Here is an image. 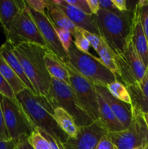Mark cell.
Masks as SVG:
<instances>
[{"instance_id": "cell-1", "label": "cell", "mask_w": 148, "mask_h": 149, "mask_svg": "<svg viewBox=\"0 0 148 149\" xmlns=\"http://www.w3.org/2000/svg\"><path fill=\"white\" fill-rule=\"evenodd\" d=\"M16 97L36 130L44 131L62 144L66 142L68 137L54 119V108L45 96L36 94L26 88Z\"/></svg>"}, {"instance_id": "cell-2", "label": "cell", "mask_w": 148, "mask_h": 149, "mask_svg": "<svg viewBox=\"0 0 148 149\" xmlns=\"http://www.w3.org/2000/svg\"><path fill=\"white\" fill-rule=\"evenodd\" d=\"M48 51L45 47L33 43H21L13 47V52L36 93L46 97L49 96L52 86V77L44 59Z\"/></svg>"}, {"instance_id": "cell-3", "label": "cell", "mask_w": 148, "mask_h": 149, "mask_svg": "<svg viewBox=\"0 0 148 149\" xmlns=\"http://www.w3.org/2000/svg\"><path fill=\"white\" fill-rule=\"evenodd\" d=\"M133 10L110 12L100 9L96 15L100 36L115 54L123 50L130 36Z\"/></svg>"}, {"instance_id": "cell-4", "label": "cell", "mask_w": 148, "mask_h": 149, "mask_svg": "<svg viewBox=\"0 0 148 149\" xmlns=\"http://www.w3.org/2000/svg\"><path fill=\"white\" fill-rule=\"evenodd\" d=\"M68 62L85 78L95 85L106 87L117 81L116 76L102 63L100 58L77 49L73 44L68 51Z\"/></svg>"}, {"instance_id": "cell-5", "label": "cell", "mask_w": 148, "mask_h": 149, "mask_svg": "<svg viewBox=\"0 0 148 149\" xmlns=\"http://www.w3.org/2000/svg\"><path fill=\"white\" fill-rule=\"evenodd\" d=\"M49 100L54 109L59 107L66 111L75 121L78 127L87 126L94 122L83 108L71 86L64 81L52 78Z\"/></svg>"}, {"instance_id": "cell-6", "label": "cell", "mask_w": 148, "mask_h": 149, "mask_svg": "<svg viewBox=\"0 0 148 149\" xmlns=\"http://www.w3.org/2000/svg\"><path fill=\"white\" fill-rule=\"evenodd\" d=\"M118 149H133L148 145V128L143 113L131 105V120L126 129L107 134Z\"/></svg>"}, {"instance_id": "cell-7", "label": "cell", "mask_w": 148, "mask_h": 149, "mask_svg": "<svg viewBox=\"0 0 148 149\" xmlns=\"http://www.w3.org/2000/svg\"><path fill=\"white\" fill-rule=\"evenodd\" d=\"M4 33L7 41L13 46H17L21 43H33L46 47V43L30 14L27 4L26 8L15 17Z\"/></svg>"}, {"instance_id": "cell-8", "label": "cell", "mask_w": 148, "mask_h": 149, "mask_svg": "<svg viewBox=\"0 0 148 149\" xmlns=\"http://www.w3.org/2000/svg\"><path fill=\"white\" fill-rule=\"evenodd\" d=\"M0 102L6 128L10 140L17 142L30 136L36 128L23 111L20 103L0 95Z\"/></svg>"}, {"instance_id": "cell-9", "label": "cell", "mask_w": 148, "mask_h": 149, "mask_svg": "<svg viewBox=\"0 0 148 149\" xmlns=\"http://www.w3.org/2000/svg\"><path fill=\"white\" fill-rule=\"evenodd\" d=\"M69 74L70 86L86 111L94 121L100 119L96 85L81 75L69 62H64Z\"/></svg>"}, {"instance_id": "cell-10", "label": "cell", "mask_w": 148, "mask_h": 149, "mask_svg": "<svg viewBox=\"0 0 148 149\" xmlns=\"http://www.w3.org/2000/svg\"><path fill=\"white\" fill-rule=\"evenodd\" d=\"M116 62L119 71L117 81L126 87L140 81L146 72L147 68L136 52L130 36L123 50L116 54Z\"/></svg>"}, {"instance_id": "cell-11", "label": "cell", "mask_w": 148, "mask_h": 149, "mask_svg": "<svg viewBox=\"0 0 148 149\" xmlns=\"http://www.w3.org/2000/svg\"><path fill=\"white\" fill-rule=\"evenodd\" d=\"M109 131L100 119L91 125L78 127L76 136L68 138L63 143L65 149H96L100 140Z\"/></svg>"}, {"instance_id": "cell-12", "label": "cell", "mask_w": 148, "mask_h": 149, "mask_svg": "<svg viewBox=\"0 0 148 149\" xmlns=\"http://www.w3.org/2000/svg\"><path fill=\"white\" fill-rule=\"evenodd\" d=\"M30 13L49 51L55 54L62 62H68V54L61 45L55 31V26L44 13H41L29 7Z\"/></svg>"}, {"instance_id": "cell-13", "label": "cell", "mask_w": 148, "mask_h": 149, "mask_svg": "<svg viewBox=\"0 0 148 149\" xmlns=\"http://www.w3.org/2000/svg\"><path fill=\"white\" fill-rule=\"evenodd\" d=\"M65 13L77 28L100 36L95 15H88L70 5L65 0H52Z\"/></svg>"}, {"instance_id": "cell-14", "label": "cell", "mask_w": 148, "mask_h": 149, "mask_svg": "<svg viewBox=\"0 0 148 149\" xmlns=\"http://www.w3.org/2000/svg\"><path fill=\"white\" fill-rule=\"evenodd\" d=\"M133 45L136 52L139 55L146 68L148 67V42L142 28L139 15V7L137 4L134 6L133 10L131 28L130 33Z\"/></svg>"}, {"instance_id": "cell-15", "label": "cell", "mask_w": 148, "mask_h": 149, "mask_svg": "<svg viewBox=\"0 0 148 149\" xmlns=\"http://www.w3.org/2000/svg\"><path fill=\"white\" fill-rule=\"evenodd\" d=\"M96 89L97 93L110 106L118 120L123 125V128H127L131 120V105H129L116 99L110 94L105 87L96 85Z\"/></svg>"}, {"instance_id": "cell-16", "label": "cell", "mask_w": 148, "mask_h": 149, "mask_svg": "<svg viewBox=\"0 0 148 149\" xmlns=\"http://www.w3.org/2000/svg\"><path fill=\"white\" fill-rule=\"evenodd\" d=\"M131 100L132 106L142 113L148 112V67L143 78L138 82L126 87Z\"/></svg>"}, {"instance_id": "cell-17", "label": "cell", "mask_w": 148, "mask_h": 149, "mask_svg": "<svg viewBox=\"0 0 148 149\" xmlns=\"http://www.w3.org/2000/svg\"><path fill=\"white\" fill-rule=\"evenodd\" d=\"M13 47L14 46L10 42L6 41L2 45L0 46V54L3 57V58L5 60L6 62L9 64V65L11 67L12 69L15 72V74L18 76L19 78L22 80L26 87L30 91L36 93L31 83L30 82L28 77H26L20 61H18V59L13 52Z\"/></svg>"}, {"instance_id": "cell-18", "label": "cell", "mask_w": 148, "mask_h": 149, "mask_svg": "<svg viewBox=\"0 0 148 149\" xmlns=\"http://www.w3.org/2000/svg\"><path fill=\"white\" fill-rule=\"evenodd\" d=\"M26 7V1L0 0V26L4 32L20 12Z\"/></svg>"}, {"instance_id": "cell-19", "label": "cell", "mask_w": 148, "mask_h": 149, "mask_svg": "<svg viewBox=\"0 0 148 149\" xmlns=\"http://www.w3.org/2000/svg\"><path fill=\"white\" fill-rule=\"evenodd\" d=\"M45 14L55 27L67 29L71 32L72 36L76 31V26L52 0H46Z\"/></svg>"}, {"instance_id": "cell-20", "label": "cell", "mask_w": 148, "mask_h": 149, "mask_svg": "<svg viewBox=\"0 0 148 149\" xmlns=\"http://www.w3.org/2000/svg\"><path fill=\"white\" fill-rule=\"evenodd\" d=\"M44 59L51 77L64 81L70 85L69 74L64 62L59 60L51 51H48L45 54Z\"/></svg>"}, {"instance_id": "cell-21", "label": "cell", "mask_w": 148, "mask_h": 149, "mask_svg": "<svg viewBox=\"0 0 148 149\" xmlns=\"http://www.w3.org/2000/svg\"><path fill=\"white\" fill-rule=\"evenodd\" d=\"M97 94H98L100 119L106 127L107 130L109 132H118L124 130L123 125L118 120L115 115L114 114L105 100L98 93Z\"/></svg>"}, {"instance_id": "cell-22", "label": "cell", "mask_w": 148, "mask_h": 149, "mask_svg": "<svg viewBox=\"0 0 148 149\" xmlns=\"http://www.w3.org/2000/svg\"><path fill=\"white\" fill-rule=\"evenodd\" d=\"M54 119L68 138L76 136L78 127L73 118L66 111L59 107L54 109Z\"/></svg>"}, {"instance_id": "cell-23", "label": "cell", "mask_w": 148, "mask_h": 149, "mask_svg": "<svg viewBox=\"0 0 148 149\" xmlns=\"http://www.w3.org/2000/svg\"><path fill=\"white\" fill-rule=\"evenodd\" d=\"M0 74L10 84L15 95L27 88L22 80L19 78L18 76L3 58L1 54H0Z\"/></svg>"}, {"instance_id": "cell-24", "label": "cell", "mask_w": 148, "mask_h": 149, "mask_svg": "<svg viewBox=\"0 0 148 149\" xmlns=\"http://www.w3.org/2000/svg\"><path fill=\"white\" fill-rule=\"evenodd\" d=\"M97 53L100 56V59L101 60L102 63L116 76L118 80L119 71L116 62V54L107 45V42L102 38Z\"/></svg>"}, {"instance_id": "cell-25", "label": "cell", "mask_w": 148, "mask_h": 149, "mask_svg": "<svg viewBox=\"0 0 148 149\" xmlns=\"http://www.w3.org/2000/svg\"><path fill=\"white\" fill-rule=\"evenodd\" d=\"M105 87L110 92V94L116 99L129 105H132L131 97L126 87L121 82L118 81H113Z\"/></svg>"}, {"instance_id": "cell-26", "label": "cell", "mask_w": 148, "mask_h": 149, "mask_svg": "<svg viewBox=\"0 0 148 149\" xmlns=\"http://www.w3.org/2000/svg\"><path fill=\"white\" fill-rule=\"evenodd\" d=\"M139 7L141 23L148 42V0H141L136 2Z\"/></svg>"}, {"instance_id": "cell-27", "label": "cell", "mask_w": 148, "mask_h": 149, "mask_svg": "<svg viewBox=\"0 0 148 149\" xmlns=\"http://www.w3.org/2000/svg\"><path fill=\"white\" fill-rule=\"evenodd\" d=\"M28 141L34 149H52L48 141L36 130L28 137Z\"/></svg>"}, {"instance_id": "cell-28", "label": "cell", "mask_w": 148, "mask_h": 149, "mask_svg": "<svg viewBox=\"0 0 148 149\" xmlns=\"http://www.w3.org/2000/svg\"><path fill=\"white\" fill-rule=\"evenodd\" d=\"M55 29L61 45H62L65 52H68V49H69L71 45L73 44L72 34H71V33L69 31L67 30V29H62V28L57 27H55Z\"/></svg>"}, {"instance_id": "cell-29", "label": "cell", "mask_w": 148, "mask_h": 149, "mask_svg": "<svg viewBox=\"0 0 148 149\" xmlns=\"http://www.w3.org/2000/svg\"><path fill=\"white\" fill-rule=\"evenodd\" d=\"M73 36L74 37V41L73 44L75 45V47L81 52H89V49L91 45L78 28H77L75 33L73 34Z\"/></svg>"}, {"instance_id": "cell-30", "label": "cell", "mask_w": 148, "mask_h": 149, "mask_svg": "<svg viewBox=\"0 0 148 149\" xmlns=\"http://www.w3.org/2000/svg\"><path fill=\"white\" fill-rule=\"evenodd\" d=\"M0 95L6 97H8L9 99L15 102V103H18L12 89L11 88L10 84L7 83V81L1 76V74H0Z\"/></svg>"}, {"instance_id": "cell-31", "label": "cell", "mask_w": 148, "mask_h": 149, "mask_svg": "<svg viewBox=\"0 0 148 149\" xmlns=\"http://www.w3.org/2000/svg\"><path fill=\"white\" fill-rule=\"evenodd\" d=\"M78 29H79L80 31L83 33V35L85 36L86 39L88 40L90 45L94 48V50L97 52L99 47H100V42H101V37H100V36H98V35L94 34V33L87 31L84 30V29H79V28H78Z\"/></svg>"}, {"instance_id": "cell-32", "label": "cell", "mask_w": 148, "mask_h": 149, "mask_svg": "<svg viewBox=\"0 0 148 149\" xmlns=\"http://www.w3.org/2000/svg\"><path fill=\"white\" fill-rule=\"evenodd\" d=\"M65 1L68 4L78 9L86 14L92 15L86 0H65Z\"/></svg>"}, {"instance_id": "cell-33", "label": "cell", "mask_w": 148, "mask_h": 149, "mask_svg": "<svg viewBox=\"0 0 148 149\" xmlns=\"http://www.w3.org/2000/svg\"><path fill=\"white\" fill-rule=\"evenodd\" d=\"M26 2L32 10L45 14L46 0H26Z\"/></svg>"}, {"instance_id": "cell-34", "label": "cell", "mask_w": 148, "mask_h": 149, "mask_svg": "<svg viewBox=\"0 0 148 149\" xmlns=\"http://www.w3.org/2000/svg\"><path fill=\"white\" fill-rule=\"evenodd\" d=\"M8 140H10V138L9 137L7 128H6L4 115H3L1 102H0V141H8Z\"/></svg>"}, {"instance_id": "cell-35", "label": "cell", "mask_w": 148, "mask_h": 149, "mask_svg": "<svg viewBox=\"0 0 148 149\" xmlns=\"http://www.w3.org/2000/svg\"><path fill=\"white\" fill-rule=\"evenodd\" d=\"M96 149H118L115 144L112 142L108 135H104L99 142Z\"/></svg>"}, {"instance_id": "cell-36", "label": "cell", "mask_w": 148, "mask_h": 149, "mask_svg": "<svg viewBox=\"0 0 148 149\" xmlns=\"http://www.w3.org/2000/svg\"><path fill=\"white\" fill-rule=\"evenodd\" d=\"M99 4H100V9L107 10V11L110 12H115L118 11L117 8L114 4L113 3L112 0H107V1H104V0H98Z\"/></svg>"}, {"instance_id": "cell-37", "label": "cell", "mask_w": 148, "mask_h": 149, "mask_svg": "<svg viewBox=\"0 0 148 149\" xmlns=\"http://www.w3.org/2000/svg\"><path fill=\"white\" fill-rule=\"evenodd\" d=\"M15 149H34L29 143L28 138H23L15 142Z\"/></svg>"}, {"instance_id": "cell-38", "label": "cell", "mask_w": 148, "mask_h": 149, "mask_svg": "<svg viewBox=\"0 0 148 149\" xmlns=\"http://www.w3.org/2000/svg\"><path fill=\"white\" fill-rule=\"evenodd\" d=\"M89 4L90 10L92 15H97L98 12L100 11V7L99 4L98 0H86Z\"/></svg>"}, {"instance_id": "cell-39", "label": "cell", "mask_w": 148, "mask_h": 149, "mask_svg": "<svg viewBox=\"0 0 148 149\" xmlns=\"http://www.w3.org/2000/svg\"><path fill=\"white\" fill-rule=\"evenodd\" d=\"M113 3L117 10L120 12H126L129 10L127 6V1L125 0H112Z\"/></svg>"}, {"instance_id": "cell-40", "label": "cell", "mask_w": 148, "mask_h": 149, "mask_svg": "<svg viewBox=\"0 0 148 149\" xmlns=\"http://www.w3.org/2000/svg\"><path fill=\"white\" fill-rule=\"evenodd\" d=\"M0 149H15V142L12 140L0 141Z\"/></svg>"}, {"instance_id": "cell-41", "label": "cell", "mask_w": 148, "mask_h": 149, "mask_svg": "<svg viewBox=\"0 0 148 149\" xmlns=\"http://www.w3.org/2000/svg\"><path fill=\"white\" fill-rule=\"evenodd\" d=\"M143 117L145 119V123H146L147 127L148 128V112H146V113H143Z\"/></svg>"}, {"instance_id": "cell-42", "label": "cell", "mask_w": 148, "mask_h": 149, "mask_svg": "<svg viewBox=\"0 0 148 149\" xmlns=\"http://www.w3.org/2000/svg\"><path fill=\"white\" fill-rule=\"evenodd\" d=\"M145 146H140V147H138V148H133V149H145Z\"/></svg>"}, {"instance_id": "cell-43", "label": "cell", "mask_w": 148, "mask_h": 149, "mask_svg": "<svg viewBox=\"0 0 148 149\" xmlns=\"http://www.w3.org/2000/svg\"><path fill=\"white\" fill-rule=\"evenodd\" d=\"M145 149H148V145H147L146 146H145Z\"/></svg>"}]
</instances>
